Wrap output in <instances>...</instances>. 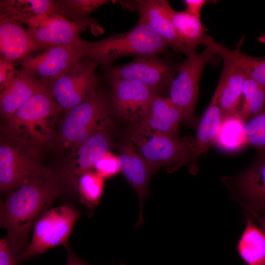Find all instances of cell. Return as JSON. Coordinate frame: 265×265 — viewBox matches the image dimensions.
<instances>
[{"mask_svg": "<svg viewBox=\"0 0 265 265\" xmlns=\"http://www.w3.org/2000/svg\"><path fill=\"white\" fill-rule=\"evenodd\" d=\"M124 8L139 14L138 23L148 26L174 50L182 52L186 56V47L178 35L169 19L163 13L159 0H136L115 1Z\"/></svg>", "mask_w": 265, "mask_h": 265, "instance_id": "19", "label": "cell"}, {"mask_svg": "<svg viewBox=\"0 0 265 265\" xmlns=\"http://www.w3.org/2000/svg\"><path fill=\"white\" fill-rule=\"evenodd\" d=\"M117 156L121 172L134 188L138 197L139 214L135 227H139L143 224V204L148 195L149 183L154 172L130 139L120 146Z\"/></svg>", "mask_w": 265, "mask_h": 265, "instance_id": "18", "label": "cell"}, {"mask_svg": "<svg viewBox=\"0 0 265 265\" xmlns=\"http://www.w3.org/2000/svg\"><path fill=\"white\" fill-rule=\"evenodd\" d=\"M222 181L248 212L265 210V156L257 155L246 168Z\"/></svg>", "mask_w": 265, "mask_h": 265, "instance_id": "14", "label": "cell"}, {"mask_svg": "<svg viewBox=\"0 0 265 265\" xmlns=\"http://www.w3.org/2000/svg\"><path fill=\"white\" fill-rule=\"evenodd\" d=\"M110 86L109 104L116 116L135 122L151 100L157 95L142 84L128 80L108 81Z\"/></svg>", "mask_w": 265, "mask_h": 265, "instance_id": "16", "label": "cell"}, {"mask_svg": "<svg viewBox=\"0 0 265 265\" xmlns=\"http://www.w3.org/2000/svg\"><path fill=\"white\" fill-rule=\"evenodd\" d=\"M170 44L148 26L138 23L130 30L114 33L95 42H86L87 58L104 67L119 57L159 55L168 53Z\"/></svg>", "mask_w": 265, "mask_h": 265, "instance_id": "3", "label": "cell"}, {"mask_svg": "<svg viewBox=\"0 0 265 265\" xmlns=\"http://www.w3.org/2000/svg\"><path fill=\"white\" fill-rule=\"evenodd\" d=\"M26 252L13 244L7 238L0 239V265H21Z\"/></svg>", "mask_w": 265, "mask_h": 265, "instance_id": "33", "label": "cell"}, {"mask_svg": "<svg viewBox=\"0 0 265 265\" xmlns=\"http://www.w3.org/2000/svg\"><path fill=\"white\" fill-rule=\"evenodd\" d=\"M19 69L14 67V63L0 60V90L4 91L16 78Z\"/></svg>", "mask_w": 265, "mask_h": 265, "instance_id": "34", "label": "cell"}, {"mask_svg": "<svg viewBox=\"0 0 265 265\" xmlns=\"http://www.w3.org/2000/svg\"><path fill=\"white\" fill-rule=\"evenodd\" d=\"M222 87L223 81L220 79L212 99L198 124L193 153L189 161V172L191 174L198 172L199 158L214 143L219 129L222 119L219 103Z\"/></svg>", "mask_w": 265, "mask_h": 265, "instance_id": "21", "label": "cell"}, {"mask_svg": "<svg viewBox=\"0 0 265 265\" xmlns=\"http://www.w3.org/2000/svg\"><path fill=\"white\" fill-rule=\"evenodd\" d=\"M247 145L256 150L257 155L265 156V106L245 124Z\"/></svg>", "mask_w": 265, "mask_h": 265, "instance_id": "29", "label": "cell"}, {"mask_svg": "<svg viewBox=\"0 0 265 265\" xmlns=\"http://www.w3.org/2000/svg\"><path fill=\"white\" fill-rule=\"evenodd\" d=\"M245 124L238 111L225 117L222 119L214 143L229 152L238 150L247 145Z\"/></svg>", "mask_w": 265, "mask_h": 265, "instance_id": "25", "label": "cell"}, {"mask_svg": "<svg viewBox=\"0 0 265 265\" xmlns=\"http://www.w3.org/2000/svg\"><path fill=\"white\" fill-rule=\"evenodd\" d=\"M0 10L24 16L57 14L65 16L64 10L59 0H1Z\"/></svg>", "mask_w": 265, "mask_h": 265, "instance_id": "26", "label": "cell"}, {"mask_svg": "<svg viewBox=\"0 0 265 265\" xmlns=\"http://www.w3.org/2000/svg\"><path fill=\"white\" fill-rule=\"evenodd\" d=\"M0 13L23 25L39 42L47 46L78 48L83 40L81 33L89 27H99L93 19L74 21L57 14L24 16L0 10Z\"/></svg>", "mask_w": 265, "mask_h": 265, "instance_id": "6", "label": "cell"}, {"mask_svg": "<svg viewBox=\"0 0 265 265\" xmlns=\"http://www.w3.org/2000/svg\"><path fill=\"white\" fill-rule=\"evenodd\" d=\"M221 59L212 47H207L200 53H189L186 59L180 65L171 83L168 98L183 111L182 122L186 125L197 128L198 121L195 108L201 75L207 65L216 66Z\"/></svg>", "mask_w": 265, "mask_h": 265, "instance_id": "5", "label": "cell"}, {"mask_svg": "<svg viewBox=\"0 0 265 265\" xmlns=\"http://www.w3.org/2000/svg\"><path fill=\"white\" fill-rule=\"evenodd\" d=\"M159 4L162 12L169 19L185 44L188 54L196 53V49L200 45L207 47L215 42L205 32L200 18L189 14L185 10L178 11L174 9L167 0H159Z\"/></svg>", "mask_w": 265, "mask_h": 265, "instance_id": "22", "label": "cell"}, {"mask_svg": "<svg viewBox=\"0 0 265 265\" xmlns=\"http://www.w3.org/2000/svg\"><path fill=\"white\" fill-rule=\"evenodd\" d=\"M76 186L80 201L88 208L96 207L104 192L105 179L91 170L80 175Z\"/></svg>", "mask_w": 265, "mask_h": 265, "instance_id": "28", "label": "cell"}, {"mask_svg": "<svg viewBox=\"0 0 265 265\" xmlns=\"http://www.w3.org/2000/svg\"><path fill=\"white\" fill-rule=\"evenodd\" d=\"M68 257L66 265H89L80 259L69 247L67 248ZM119 265H125L123 264Z\"/></svg>", "mask_w": 265, "mask_h": 265, "instance_id": "36", "label": "cell"}, {"mask_svg": "<svg viewBox=\"0 0 265 265\" xmlns=\"http://www.w3.org/2000/svg\"><path fill=\"white\" fill-rule=\"evenodd\" d=\"M59 194L53 177L45 169L8 192L0 202V225L6 229L9 240L26 252L36 221Z\"/></svg>", "mask_w": 265, "mask_h": 265, "instance_id": "1", "label": "cell"}, {"mask_svg": "<svg viewBox=\"0 0 265 265\" xmlns=\"http://www.w3.org/2000/svg\"><path fill=\"white\" fill-rule=\"evenodd\" d=\"M110 119L106 120L85 141L73 147L67 163L62 172L63 178L68 184L76 185L82 174L92 170L97 160L110 151L112 135L108 129Z\"/></svg>", "mask_w": 265, "mask_h": 265, "instance_id": "13", "label": "cell"}, {"mask_svg": "<svg viewBox=\"0 0 265 265\" xmlns=\"http://www.w3.org/2000/svg\"><path fill=\"white\" fill-rule=\"evenodd\" d=\"M184 114L168 97L155 95L149 102L134 124L138 128L154 130L169 136L178 137Z\"/></svg>", "mask_w": 265, "mask_h": 265, "instance_id": "20", "label": "cell"}, {"mask_svg": "<svg viewBox=\"0 0 265 265\" xmlns=\"http://www.w3.org/2000/svg\"><path fill=\"white\" fill-rule=\"evenodd\" d=\"M46 88L44 83L31 74L19 69L11 83L0 94L1 116L6 120L36 93Z\"/></svg>", "mask_w": 265, "mask_h": 265, "instance_id": "23", "label": "cell"}, {"mask_svg": "<svg viewBox=\"0 0 265 265\" xmlns=\"http://www.w3.org/2000/svg\"><path fill=\"white\" fill-rule=\"evenodd\" d=\"M87 57L86 41L78 48L48 46L19 61L20 68L43 83L61 75Z\"/></svg>", "mask_w": 265, "mask_h": 265, "instance_id": "11", "label": "cell"}, {"mask_svg": "<svg viewBox=\"0 0 265 265\" xmlns=\"http://www.w3.org/2000/svg\"><path fill=\"white\" fill-rule=\"evenodd\" d=\"M110 112L109 103L98 90L66 112L60 128L61 143L65 147L80 145L109 118Z\"/></svg>", "mask_w": 265, "mask_h": 265, "instance_id": "9", "label": "cell"}, {"mask_svg": "<svg viewBox=\"0 0 265 265\" xmlns=\"http://www.w3.org/2000/svg\"><path fill=\"white\" fill-rule=\"evenodd\" d=\"M237 250L247 265H265V233L250 218H247Z\"/></svg>", "mask_w": 265, "mask_h": 265, "instance_id": "24", "label": "cell"}, {"mask_svg": "<svg viewBox=\"0 0 265 265\" xmlns=\"http://www.w3.org/2000/svg\"><path fill=\"white\" fill-rule=\"evenodd\" d=\"M258 39L261 42L265 43V33L259 36Z\"/></svg>", "mask_w": 265, "mask_h": 265, "instance_id": "38", "label": "cell"}, {"mask_svg": "<svg viewBox=\"0 0 265 265\" xmlns=\"http://www.w3.org/2000/svg\"><path fill=\"white\" fill-rule=\"evenodd\" d=\"M93 168L96 172L105 179L121 172L118 157L110 151L105 153L97 160Z\"/></svg>", "mask_w": 265, "mask_h": 265, "instance_id": "32", "label": "cell"}, {"mask_svg": "<svg viewBox=\"0 0 265 265\" xmlns=\"http://www.w3.org/2000/svg\"><path fill=\"white\" fill-rule=\"evenodd\" d=\"M130 139L154 173L163 167L168 172L176 170L190 161L193 153L194 139L190 136L173 137L157 131L143 130L132 124Z\"/></svg>", "mask_w": 265, "mask_h": 265, "instance_id": "4", "label": "cell"}, {"mask_svg": "<svg viewBox=\"0 0 265 265\" xmlns=\"http://www.w3.org/2000/svg\"><path fill=\"white\" fill-rule=\"evenodd\" d=\"M79 217L77 209L71 205L49 209L43 213L33 226V236L25 254V260L43 254L53 247L67 242Z\"/></svg>", "mask_w": 265, "mask_h": 265, "instance_id": "10", "label": "cell"}, {"mask_svg": "<svg viewBox=\"0 0 265 265\" xmlns=\"http://www.w3.org/2000/svg\"><path fill=\"white\" fill-rule=\"evenodd\" d=\"M179 66L159 55L139 56L126 64L105 67L104 77L108 81H136L161 96L162 92L167 89L169 91Z\"/></svg>", "mask_w": 265, "mask_h": 265, "instance_id": "7", "label": "cell"}, {"mask_svg": "<svg viewBox=\"0 0 265 265\" xmlns=\"http://www.w3.org/2000/svg\"><path fill=\"white\" fill-rule=\"evenodd\" d=\"M33 149L9 139L0 146V188L8 192L42 171Z\"/></svg>", "mask_w": 265, "mask_h": 265, "instance_id": "12", "label": "cell"}, {"mask_svg": "<svg viewBox=\"0 0 265 265\" xmlns=\"http://www.w3.org/2000/svg\"><path fill=\"white\" fill-rule=\"evenodd\" d=\"M99 66L86 58L57 77L44 82L48 91L66 112L98 90Z\"/></svg>", "mask_w": 265, "mask_h": 265, "instance_id": "8", "label": "cell"}, {"mask_svg": "<svg viewBox=\"0 0 265 265\" xmlns=\"http://www.w3.org/2000/svg\"><path fill=\"white\" fill-rule=\"evenodd\" d=\"M67 16L74 20L90 19L88 16L95 9L110 1L107 0H59Z\"/></svg>", "mask_w": 265, "mask_h": 265, "instance_id": "30", "label": "cell"}, {"mask_svg": "<svg viewBox=\"0 0 265 265\" xmlns=\"http://www.w3.org/2000/svg\"><path fill=\"white\" fill-rule=\"evenodd\" d=\"M47 46L20 22L0 13V60L17 63Z\"/></svg>", "mask_w": 265, "mask_h": 265, "instance_id": "17", "label": "cell"}, {"mask_svg": "<svg viewBox=\"0 0 265 265\" xmlns=\"http://www.w3.org/2000/svg\"><path fill=\"white\" fill-rule=\"evenodd\" d=\"M208 1L206 0H186L185 3L187 13L195 17L200 18L201 11Z\"/></svg>", "mask_w": 265, "mask_h": 265, "instance_id": "35", "label": "cell"}, {"mask_svg": "<svg viewBox=\"0 0 265 265\" xmlns=\"http://www.w3.org/2000/svg\"><path fill=\"white\" fill-rule=\"evenodd\" d=\"M242 97L243 102L238 112L246 122L265 107V87L246 74L242 88Z\"/></svg>", "mask_w": 265, "mask_h": 265, "instance_id": "27", "label": "cell"}, {"mask_svg": "<svg viewBox=\"0 0 265 265\" xmlns=\"http://www.w3.org/2000/svg\"><path fill=\"white\" fill-rule=\"evenodd\" d=\"M243 42L242 38L233 50L216 42L212 46L223 60L220 76L223 87L219 100L222 119L240 109L242 88L246 75L238 58Z\"/></svg>", "mask_w": 265, "mask_h": 265, "instance_id": "15", "label": "cell"}, {"mask_svg": "<svg viewBox=\"0 0 265 265\" xmlns=\"http://www.w3.org/2000/svg\"><path fill=\"white\" fill-rule=\"evenodd\" d=\"M62 111L46 87L33 95L6 120L8 139L32 149L51 144Z\"/></svg>", "mask_w": 265, "mask_h": 265, "instance_id": "2", "label": "cell"}, {"mask_svg": "<svg viewBox=\"0 0 265 265\" xmlns=\"http://www.w3.org/2000/svg\"><path fill=\"white\" fill-rule=\"evenodd\" d=\"M250 213L259 222L265 233V210L253 211Z\"/></svg>", "mask_w": 265, "mask_h": 265, "instance_id": "37", "label": "cell"}, {"mask_svg": "<svg viewBox=\"0 0 265 265\" xmlns=\"http://www.w3.org/2000/svg\"><path fill=\"white\" fill-rule=\"evenodd\" d=\"M238 58L245 74L265 87V56L256 57L239 53Z\"/></svg>", "mask_w": 265, "mask_h": 265, "instance_id": "31", "label": "cell"}]
</instances>
